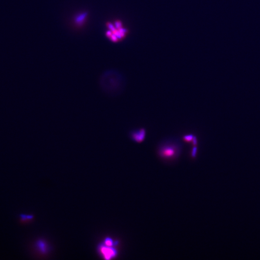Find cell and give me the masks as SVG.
Instances as JSON below:
<instances>
[{
  "label": "cell",
  "instance_id": "obj_1",
  "mask_svg": "<svg viewBox=\"0 0 260 260\" xmlns=\"http://www.w3.org/2000/svg\"><path fill=\"white\" fill-rule=\"evenodd\" d=\"M181 141L175 137H168L162 140L157 148L158 156L164 160H173L178 158L184 147Z\"/></svg>",
  "mask_w": 260,
  "mask_h": 260
},
{
  "label": "cell",
  "instance_id": "obj_2",
  "mask_svg": "<svg viewBox=\"0 0 260 260\" xmlns=\"http://www.w3.org/2000/svg\"><path fill=\"white\" fill-rule=\"evenodd\" d=\"M146 130L145 128H140L132 130L129 132V137L134 143H142L146 140Z\"/></svg>",
  "mask_w": 260,
  "mask_h": 260
},
{
  "label": "cell",
  "instance_id": "obj_3",
  "mask_svg": "<svg viewBox=\"0 0 260 260\" xmlns=\"http://www.w3.org/2000/svg\"><path fill=\"white\" fill-rule=\"evenodd\" d=\"M101 253L106 259H110L114 258L117 254V251L112 247L108 246L107 245H101L99 247Z\"/></svg>",
  "mask_w": 260,
  "mask_h": 260
},
{
  "label": "cell",
  "instance_id": "obj_4",
  "mask_svg": "<svg viewBox=\"0 0 260 260\" xmlns=\"http://www.w3.org/2000/svg\"><path fill=\"white\" fill-rule=\"evenodd\" d=\"M195 136L194 134H186L182 136V141L186 143H191Z\"/></svg>",
  "mask_w": 260,
  "mask_h": 260
},
{
  "label": "cell",
  "instance_id": "obj_5",
  "mask_svg": "<svg viewBox=\"0 0 260 260\" xmlns=\"http://www.w3.org/2000/svg\"><path fill=\"white\" fill-rule=\"evenodd\" d=\"M33 216L31 215H20V221L22 223H25L31 221V219H33Z\"/></svg>",
  "mask_w": 260,
  "mask_h": 260
},
{
  "label": "cell",
  "instance_id": "obj_6",
  "mask_svg": "<svg viewBox=\"0 0 260 260\" xmlns=\"http://www.w3.org/2000/svg\"><path fill=\"white\" fill-rule=\"evenodd\" d=\"M105 244L108 246L112 247L114 245V242L111 239L108 237L105 239Z\"/></svg>",
  "mask_w": 260,
  "mask_h": 260
},
{
  "label": "cell",
  "instance_id": "obj_7",
  "mask_svg": "<svg viewBox=\"0 0 260 260\" xmlns=\"http://www.w3.org/2000/svg\"><path fill=\"white\" fill-rule=\"evenodd\" d=\"M197 153V146H193V148L192 149L191 151L192 157L195 158L196 156Z\"/></svg>",
  "mask_w": 260,
  "mask_h": 260
}]
</instances>
